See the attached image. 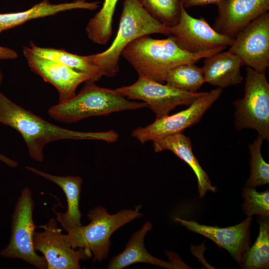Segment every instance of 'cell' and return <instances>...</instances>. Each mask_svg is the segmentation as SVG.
Returning a JSON list of instances; mask_svg holds the SVG:
<instances>
[{
    "instance_id": "cell-1",
    "label": "cell",
    "mask_w": 269,
    "mask_h": 269,
    "mask_svg": "<svg viewBox=\"0 0 269 269\" xmlns=\"http://www.w3.org/2000/svg\"><path fill=\"white\" fill-rule=\"evenodd\" d=\"M0 123L8 126L22 137L30 157L38 162L44 160L45 146L62 139H88L117 142L119 134L114 131L80 132L50 123L16 104L0 91Z\"/></svg>"
},
{
    "instance_id": "cell-2",
    "label": "cell",
    "mask_w": 269,
    "mask_h": 269,
    "mask_svg": "<svg viewBox=\"0 0 269 269\" xmlns=\"http://www.w3.org/2000/svg\"><path fill=\"white\" fill-rule=\"evenodd\" d=\"M226 48L220 47L194 53L182 49L169 36L157 39L144 35L128 45L121 56L134 68L138 77L164 83L167 72L172 68L182 64L196 63Z\"/></svg>"
},
{
    "instance_id": "cell-3",
    "label": "cell",
    "mask_w": 269,
    "mask_h": 269,
    "mask_svg": "<svg viewBox=\"0 0 269 269\" xmlns=\"http://www.w3.org/2000/svg\"><path fill=\"white\" fill-rule=\"evenodd\" d=\"M169 32V27L150 15L139 0H124L119 27L112 44L104 51L87 55V57L103 76L112 77L119 72L122 52L131 42L142 36L168 35Z\"/></svg>"
},
{
    "instance_id": "cell-4",
    "label": "cell",
    "mask_w": 269,
    "mask_h": 269,
    "mask_svg": "<svg viewBox=\"0 0 269 269\" xmlns=\"http://www.w3.org/2000/svg\"><path fill=\"white\" fill-rule=\"evenodd\" d=\"M70 100L50 107L48 115L54 120L73 123L89 117L147 107L144 102L131 101L116 89L101 87L87 81Z\"/></svg>"
},
{
    "instance_id": "cell-5",
    "label": "cell",
    "mask_w": 269,
    "mask_h": 269,
    "mask_svg": "<svg viewBox=\"0 0 269 269\" xmlns=\"http://www.w3.org/2000/svg\"><path fill=\"white\" fill-rule=\"evenodd\" d=\"M140 206L133 209H123L110 214L101 206L91 209L87 214L90 222L67 233L69 241L74 249L84 248L94 256L93 263L101 262L108 256L111 245L110 238L114 232L123 226L141 217Z\"/></svg>"
},
{
    "instance_id": "cell-6",
    "label": "cell",
    "mask_w": 269,
    "mask_h": 269,
    "mask_svg": "<svg viewBox=\"0 0 269 269\" xmlns=\"http://www.w3.org/2000/svg\"><path fill=\"white\" fill-rule=\"evenodd\" d=\"M244 95L233 103L237 131L251 129L269 140V84L266 72L247 66Z\"/></svg>"
},
{
    "instance_id": "cell-7",
    "label": "cell",
    "mask_w": 269,
    "mask_h": 269,
    "mask_svg": "<svg viewBox=\"0 0 269 269\" xmlns=\"http://www.w3.org/2000/svg\"><path fill=\"white\" fill-rule=\"evenodd\" d=\"M34 203L32 192L28 187L21 192L11 215L9 242L0 251V256L8 259H19L39 269H47L43 256L38 255L33 246V236L37 228L32 214Z\"/></svg>"
},
{
    "instance_id": "cell-8",
    "label": "cell",
    "mask_w": 269,
    "mask_h": 269,
    "mask_svg": "<svg viewBox=\"0 0 269 269\" xmlns=\"http://www.w3.org/2000/svg\"><path fill=\"white\" fill-rule=\"evenodd\" d=\"M222 89L216 88L204 94L188 108L171 115L156 119L152 123L138 127L134 130L131 135L144 144L168 135L183 133L187 128L199 123L206 112L219 98Z\"/></svg>"
},
{
    "instance_id": "cell-9",
    "label": "cell",
    "mask_w": 269,
    "mask_h": 269,
    "mask_svg": "<svg viewBox=\"0 0 269 269\" xmlns=\"http://www.w3.org/2000/svg\"><path fill=\"white\" fill-rule=\"evenodd\" d=\"M116 90L129 100H140L146 104L156 119L169 115L179 106H189L204 93L182 91L141 77L134 83Z\"/></svg>"
},
{
    "instance_id": "cell-10",
    "label": "cell",
    "mask_w": 269,
    "mask_h": 269,
    "mask_svg": "<svg viewBox=\"0 0 269 269\" xmlns=\"http://www.w3.org/2000/svg\"><path fill=\"white\" fill-rule=\"evenodd\" d=\"M40 232H34L33 246L40 252L47 263V269H79V262L88 260L92 252L84 248L72 247L67 234H63L57 226L56 219L51 218Z\"/></svg>"
},
{
    "instance_id": "cell-11",
    "label": "cell",
    "mask_w": 269,
    "mask_h": 269,
    "mask_svg": "<svg viewBox=\"0 0 269 269\" xmlns=\"http://www.w3.org/2000/svg\"><path fill=\"white\" fill-rule=\"evenodd\" d=\"M168 36L182 49L194 53L227 47L234 40V37L218 32L204 18L191 16L183 6L177 23L169 27Z\"/></svg>"
},
{
    "instance_id": "cell-12",
    "label": "cell",
    "mask_w": 269,
    "mask_h": 269,
    "mask_svg": "<svg viewBox=\"0 0 269 269\" xmlns=\"http://www.w3.org/2000/svg\"><path fill=\"white\" fill-rule=\"evenodd\" d=\"M228 51L237 55L243 66L262 72L269 67V13L252 21L235 37Z\"/></svg>"
},
{
    "instance_id": "cell-13",
    "label": "cell",
    "mask_w": 269,
    "mask_h": 269,
    "mask_svg": "<svg viewBox=\"0 0 269 269\" xmlns=\"http://www.w3.org/2000/svg\"><path fill=\"white\" fill-rule=\"evenodd\" d=\"M23 53L31 70L56 89L59 95L58 103L73 98L76 95L77 87L82 83L92 81L87 74L59 62L37 56L26 46L23 47Z\"/></svg>"
},
{
    "instance_id": "cell-14",
    "label": "cell",
    "mask_w": 269,
    "mask_h": 269,
    "mask_svg": "<svg viewBox=\"0 0 269 269\" xmlns=\"http://www.w3.org/2000/svg\"><path fill=\"white\" fill-rule=\"evenodd\" d=\"M188 230L199 234L213 241L219 247L227 250L241 265L250 245L251 226L253 218L248 217L241 223L225 228L202 225L196 221L176 218Z\"/></svg>"
},
{
    "instance_id": "cell-15",
    "label": "cell",
    "mask_w": 269,
    "mask_h": 269,
    "mask_svg": "<svg viewBox=\"0 0 269 269\" xmlns=\"http://www.w3.org/2000/svg\"><path fill=\"white\" fill-rule=\"evenodd\" d=\"M217 5L213 28L235 38L247 25L269 10V0H224Z\"/></svg>"
},
{
    "instance_id": "cell-16",
    "label": "cell",
    "mask_w": 269,
    "mask_h": 269,
    "mask_svg": "<svg viewBox=\"0 0 269 269\" xmlns=\"http://www.w3.org/2000/svg\"><path fill=\"white\" fill-rule=\"evenodd\" d=\"M27 170L42 177L59 186L66 197L67 209L66 212H55L56 220L67 232L82 226V214L79 209V202L82 178L79 176L53 175L31 166H26Z\"/></svg>"
},
{
    "instance_id": "cell-17",
    "label": "cell",
    "mask_w": 269,
    "mask_h": 269,
    "mask_svg": "<svg viewBox=\"0 0 269 269\" xmlns=\"http://www.w3.org/2000/svg\"><path fill=\"white\" fill-rule=\"evenodd\" d=\"M152 142L155 152L171 151L190 167L197 179L200 198L203 197L207 192H215L217 191L216 187L212 185L208 174L194 155L191 140L189 137L181 133L168 135Z\"/></svg>"
},
{
    "instance_id": "cell-18",
    "label": "cell",
    "mask_w": 269,
    "mask_h": 269,
    "mask_svg": "<svg viewBox=\"0 0 269 269\" xmlns=\"http://www.w3.org/2000/svg\"><path fill=\"white\" fill-rule=\"evenodd\" d=\"M100 2L76 0L58 4L43 0L24 11L0 13V34L26 22L39 18L55 15L59 12L76 9L94 10L99 7Z\"/></svg>"
},
{
    "instance_id": "cell-19",
    "label": "cell",
    "mask_w": 269,
    "mask_h": 269,
    "mask_svg": "<svg viewBox=\"0 0 269 269\" xmlns=\"http://www.w3.org/2000/svg\"><path fill=\"white\" fill-rule=\"evenodd\" d=\"M242 66L240 58L228 51L205 58L201 68L205 83L222 89L241 83Z\"/></svg>"
},
{
    "instance_id": "cell-20",
    "label": "cell",
    "mask_w": 269,
    "mask_h": 269,
    "mask_svg": "<svg viewBox=\"0 0 269 269\" xmlns=\"http://www.w3.org/2000/svg\"><path fill=\"white\" fill-rule=\"evenodd\" d=\"M152 228L151 223L146 221L139 230L132 236L124 250L110 260L107 269H122L139 263L150 264L168 269L176 268L177 267L173 262L158 259L150 255L146 250L144 245V237Z\"/></svg>"
},
{
    "instance_id": "cell-21",
    "label": "cell",
    "mask_w": 269,
    "mask_h": 269,
    "mask_svg": "<svg viewBox=\"0 0 269 269\" xmlns=\"http://www.w3.org/2000/svg\"><path fill=\"white\" fill-rule=\"evenodd\" d=\"M26 47L37 56L59 62L87 74L93 82L99 80L103 76L99 68L89 61L87 56L78 55L61 49L40 47L32 42Z\"/></svg>"
},
{
    "instance_id": "cell-22",
    "label": "cell",
    "mask_w": 269,
    "mask_h": 269,
    "mask_svg": "<svg viewBox=\"0 0 269 269\" xmlns=\"http://www.w3.org/2000/svg\"><path fill=\"white\" fill-rule=\"evenodd\" d=\"M269 216H260L259 233L251 248L246 252L241 264L248 269H267L269 267Z\"/></svg>"
},
{
    "instance_id": "cell-23",
    "label": "cell",
    "mask_w": 269,
    "mask_h": 269,
    "mask_svg": "<svg viewBox=\"0 0 269 269\" xmlns=\"http://www.w3.org/2000/svg\"><path fill=\"white\" fill-rule=\"evenodd\" d=\"M165 84L176 89L197 93L205 81L202 68L195 63H185L170 69L167 73Z\"/></svg>"
},
{
    "instance_id": "cell-24",
    "label": "cell",
    "mask_w": 269,
    "mask_h": 269,
    "mask_svg": "<svg viewBox=\"0 0 269 269\" xmlns=\"http://www.w3.org/2000/svg\"><path fill=\"white\" fill-rule=\"evenodd\" d=\"M118 0H104L101 9L88 22L86 32L94 43L105 45L112 35V22Z\"/></svg>"
},
{
    "instance_id": "cell-25",
    "label": "cell",
    "mask_w": 269,
    "mask_h": 269,
    "mask_svg": "<svg viewBox=\"0 0 269 269\" xmlns=\"http://www.w3.org/2000/svg\"><path fill=\"white\" fill-rule=\"evenodd\" d=\"M264 138L258 135L248 148L250 153V174L245 187L256 188L269 183V164L264 159L261 147Z\"/></svg>"
},
{
    "instance_id": "cell-26",
    "label": "cell",
    "mask_w": 269,
    "mask_h": 269,
    "mask_svg": "<svg viewBox=\"0 0 269 269\" xmlns=\"http://www.w3.org/2000/svg\"><path fill=\"white\" fill-rule=\"evenodd\" d=\"M146 11L161 23L171 27L180 17L183 6L181 0H139Z\"/></svg>"
},
{
    "instance_id": "cell-27",
    "label": "cell",
    "mask_w": 269,
    "mask_h": 269,
    "mask_svg": "<svg viewBox=\"0 0 269 269\" xmlns=\"http://www.w3.org/2000/svg\"><path fill=\"white\" fill-rule=\"evenodd\" d=\"M243 211L248 217L269 216V191L258 192L255 188L243 189Z\"/></svg>"
},
{
    "instance_id": "cell-28",
    "label": "cell",
    "mask_w": 269,
    "mask_h": 269,
    "mask_svg": "<svg viewBox=\"0 0 269 269\" xmlns=\"http://www.w3.org/2000/svg\"><path fill=\"white\" fill-rule=\"evenodd\" d=\"M223 0H181L185 8L211 4H216L217 5Z\"/></svg>"
},
{
    "instance_id": "cell-29",
    "label": "cell",
    "mask_w": 269,
    "mask_h": 269,
    "mask_svg": "<svg viewBox=\"0 0 269 269\" xmlns=\"http://www.w3.org/2000/svg\"><path fill=\"white\" fill-rule=\"evenodd\" d=\"M17 57V53L14 50L0 46V60H14Z\"/></svg>"
},
{
    "instance_id": "cell-30",
    "label": "cell",
    "mask_w": 269,
    "mask_h": 269,
    "mask_svg": "<svg viewBox=\"0 0 269 269\" xmlns=\"http://www.w3.org/2000/svg\"><path fill=\"white\" fill-rule=\"evenodd\" d=\"M0 160L11 167H16L18 165L17 162L0 153Z\"/></svg>"
},
{
    "instance_id": "cell-31",
    "label": "cell",
    "mask_w": 269,
    "mask_h": 269,
    "mask_svg": "<svg viewBox=\"0 0 269 269\" xmlns=\"http://www.w3.org/2000/svg\"><path fill=\"white\" fill-rule=\"evenodd\" d=\"M2 79H3V75L2 74L1 71L0 70V85L2 83Z\"/></svg>"
}]
</instances>
